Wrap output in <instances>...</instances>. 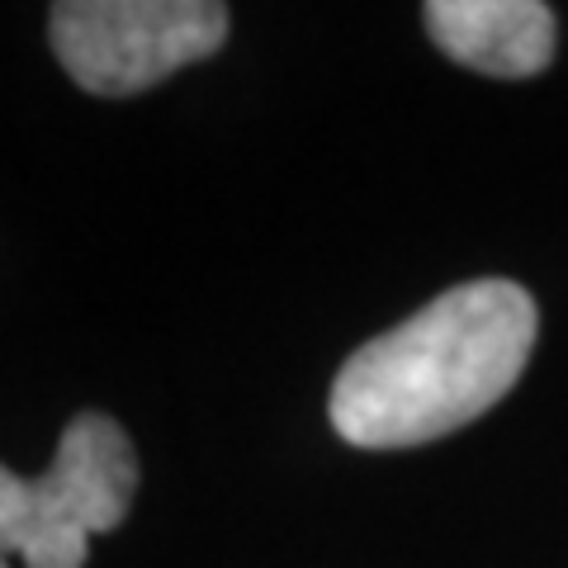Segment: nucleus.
Instances as JSON below:
<instances>
[{
  "mask_svg": "<svg viewBox=\"0 0 568 568\" xmlns=\"http://www.w3.org/2000/svg\"><path fill=\"white\" fill-rule=\"evenodd\" d=\"M540 313L521 284H455L388 327L332 379L327 417L346 446L407 450L484 417L536 351Z\"/></svg>",
  "mask_w": 568,
  "mask_h": 568,
  "instance_id": "1",
  "label": "nucleus"
},
{
  "mask_svg": "<svg viewBox=\"0 0 568 568\" xmlns=\"http://www.w3.org/2000/svg\"><path fill=\"white\" fill-rule=\"evenodd\" d=\"M48 43L81 91L119 100L213 58L227 43L223 0H52Z\"/></svg>",
  "mask_w": 568,
  "mask_h": 568,
  "instance_id": "3",
  "label": "nucleus"
},
{
  "mask_svg": "<svg viewBox=\"0 0 568 568\" xmlns=\"http://www.w3.org/2000/svg\"><path fill=\"white\" fill-rule=\"evenodd\" d=\"M426 33L450 62L521 81L555 58V10L545 0H426Z\"/></svg>",
  "mask_w": 568,
  "mask_h": 568,
  "instance_id": "4",
  "label": "nucleus"
},
{
  "mask_svg": "<svg viewBox=\"0 0 568 568\" xmlns=\"http://www.w3.org/2000/svg\"><path fill=\"white\" fill-rule=\"evenodd\" d=\"M138 455L104 413H77L43 478L0 474V540L24 568H85L91 536L114 530L133 507Z\"/></svg>",
  "mask_w": 568,
  "mask_h": 568,
  "instance_id": "2",
  "label": "nucleus"
}]
</instances>
